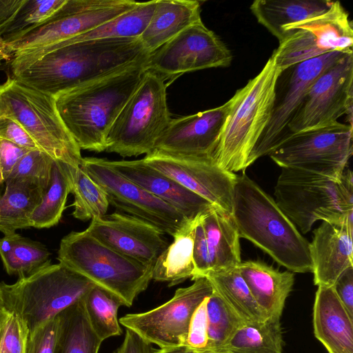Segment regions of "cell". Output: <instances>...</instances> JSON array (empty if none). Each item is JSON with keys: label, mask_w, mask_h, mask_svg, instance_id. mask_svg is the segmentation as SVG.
<instances>
[{"label": "cell", "mask_w": 353, "mask_h": 353, "mask_svg": "<svg viewBox=\"0 0 353 353\" xmlns=\"http://www.w3.org/2000/svg\"><path fill=\"white\" fill-rule=\"evenodd\" d=\"M148 54L139 39H105L56 43L14 53L12 77L56 97L134 65Z\"/></svg>", "instance_id": "obj_1"}, {"label": "cell", "mask_w": 353, "mask_h": 353, "mask_svg": "<svg viewBox=\"0 0 353 353\" xmlns=\"http://www.w3.org/2000/svg\"><path fill=\"white\" fill-rule=\"evenodd\" d=\"M231 215L240 238L292 272H312L309 242L275 200L245 174L236 177Z\"/></svg>", "instance_id": "obj_2"}, {"label": "cell", "mask_w": 353, "mask_h": 353, "mask_svg": "<svg viewBox=\"0 0 353 353\" xmlns=\"http://www.w3.org/2000/svg\"><path fill=\"white\" fill-rule=\"evenodd\" d=\"M143 63L55 97L59 116L81 150H106L112 124L141 81Z\"/></svg>", "instance_id": "obj_3"}, {"label": "cell", "mask_w": 353, "mask_h": 353, "mask_svg": "<svg viewBox=\"0 0 353 353\" xmlns=\"http://www.w3.org/2000/svg\"><path fill=\"white\" fill-rule=\"evenodd\" d=\"M276 203L300 231L305 234L322 220L346 225L353 231V178L345 170L339 181L310 172L281 168Z\"/></svg>", "instance_id": "obj_4"}, {"label": "cell", "mask_w": 353, "mask_h": 353, "mask_svg": "<svg viewBox=\"0 0 353 353\" xmlns=\"http://www.w3.org/2000/svg\"><path fill=\"white\" fill-rule=\"evenodd\" d=\"M281 70L270 57L262 70L234 96L213 154L216 163L233 172L245 170L270 119L275 85Z\"/></svg>", "instance_id": "obj_5"}, {"label": "cell", "mask_w": 353, "mask_h": 353, "mask_svg": "<svg viewBox=\"0 0 353 353\" xmlns=\"http://www.w3.org/2000/svg\"><path fill=\"white\" fill-rule=\"evenodd\" d=\"M57 260L118 297L132 305L152 280L153 266L123 256L93 237L86 230L62 238Z\"/></svg>", "instance_id": "obj_6"}, {"label": "cell", "mask_w": 353, "mask_h": 353, "mask_svg": "<svg viewBox=\"0 0 353 353\" xmlns=\"http://www.w3.org/2000/svg\"><path fill=\"white\" fill-rule=\"evenodd\" d=\"M95 284L62 263L49 264L19 278L0 283L3 305L17 312L30 333L50 319L82 300Z\"/></svg>", "instance_id": "obj_7"}, {"label": "cell", "mask_w": 353, "mask_h": 353, "mask_svg": "<svg viewBox=\"0 0 353 353\" xmlns=\"http://www.w3.org/2000/svg\"><path fill=\"white\" fill-rule=\"evenodd\" d=\"M0 111L19 123L54 161L74 168L81 164V149L64 125L54 97L9 77L0 84Z\"/></svg>", "instance_id": "obj_8"}, {"label": "cell", "mask_w": 353, "mask_h": 353, "mask_svg": "<svg viewBox=\"0 0 353 353\" xmlns=\"http://www.w3.org/2000/svg\"><path fill=\"white\" fill-rule=\"evenodd\" d=\"M167 86L155 74L144 72L109 131L105 151L123 157L152 152L172 120L167 104Z\"/></svg>", "instance_id": "obj_9"}, {"label": "cell", "mask_w": 353, "mask_h": 353, "mask_svg": "<svg viewBox=\"0 0 353 353\" xmlns=\"http://www.w3.org/2000/svg\"><path fill=\"white\" fill-rule=\"evenodd\" d=\"M352 126L338 121L293 133L270 154L281 168L339 181L352 155Z\"/></svg>", "instance_id": "obj_10"}, {"label": "cell", "mask_w": 353, "mask_h": 353, "mask_svg": "<svg viewBox=\"0 0 353 353\" xmlns=\"http://www.w3.org/2000/svg\"><path fill=\"white\" fill-rule=\"evenodd\" d=\"M282 28L285 38L271 57L281 70L334 51L353 52L352 25L339 1L323 13Z\"/></svg>", "instance_id": "obj_11"}, {"label": "cell", "mask_w": 353, "mask_h": 353, "mask_svg": "<svg viewBox=\"0 0 353 353\" xmlns=\"http://www.w3.org/2000/svg\"><path fill=\"white\" fill-rule=\"evenodd\" d=\"M193 281L178 288L167 302L145 312L128 314L119 319V323L159 349L186 346L192 315L213 292L205 277Z\"/></svg>", "instance_id": "obj_12"}, {"label": "cell", "mask_w": 353, "mask_h": 353, "mask_svg": "<svg viewBox=\"0 0 353 353\" xmlns=\"http://www.w3.org/2000/svg\"><path fill=\"white\" fill-rule=\"evenodd\" d=\"M334 51L281 70L275 85L272 114L248 159V166L269 155L288 137V125L307 90L325 70L346 54Z\"/></svg>", "instance_id": "obj_13"}, {"label": "cell", "mask_w": 353, "mask_h": 353, "mask_svg": "<svg viewBox=\"0 0 353 353\" xmlns=\"http://www.w3.org/2000/svg\"><path fill=\"white\" fill-rule=\"evenodd\" d=\"M232 60L230 50L201 21L150 54L143 67L145 72L155 74L168 85L184 73L227 67Z\"/></svg>", "instance_id": "obj_14"}, {"label": "cell", "mask_w": 353, "mask_h": 353, "mask_svg": "<svg viewBox=\"0 0 353 353\" xmlns=\"http://www.w3.org/2000/svg\"><path fill=\"white\" fill-rule=\"evenodd\" d=\"M105 190L110 205L172 236L188 220L174 207L121 175L106 159L83 158L81 164Z\"/></svg>", "instance_id": "obj_15"}, {"label": "cell", "mask_w": 353, "mask_h": 353, "mask_svg": "<svg viewBox=\"0 0 353 353\" xmlns=\"http://www.w3.org/2000/svg\"><path fill=\"white\" fill-rule=\"evenodd\" d=\"M132 0H66L47 23L3 44L5 53L43 48L76 37L134 8Z\"/></svg>", "instance_id": "obj_16"}, {"label": "cell", "mask_w": 353, "mask_h": 353, "mask_svg": "<svg viewBox=\"0 0 353 353\" xmlns=\"http://www.w3.org/2000/svg\"><path fill=\"white\" fill-rule=\"evenodd\" d=\"M352 84L353 53H348L310 85L288 125V137L336 122L343 114L352 126Z\"/></svg>", "instance_id": "obj_17"}, {"label": "cell", "mask_w": 353, "mask_h": 353, "mask_svg": "<svg viewBox=\"0 0 353 353\" xmlns=\"http://www.w3.org/2000/svg\"><path fill=\"white\" fill-rule=\"evenodd\" d=\"M143 159L214 206L231 214L237 175L220 168L213 158H180L152 152Z\"/></svg>", "instance_id": "obj_18"}, {"label": "cell", "mask_w": 353, "mask_h": 353, "mask_svg": "<svg viewBox=\"0 0 353 353\" xmlns=\"http://www.w3.org/2000/svg\"><path fill=\"white\" fill-rule=\"evenodd\" d=\"M232 103V97L217 108L172 119L152 152L180 158H213Z\"/></svg>", "instance_id": "obj_19"}, {"label": "cell", "mask_w": 353, "mask_h": 353, "mask_svg": "<svg viewBox=\"0 0 353 353\" xmlns=\"http://www.w3.org/2000/svg\"><path fill=\"white\" fill-rule=\"evenodd\" d=\"M85 230L117 252L147 266H154L168 245L165 233L143 221L119 212L93 219Z\"/></svg>", "instance_id": "obj_20"}, {"label": "cell", "mask_w": 353, "mask_h": 353, "mask_svg": "<svg viewBox=\"0 0 353 353\" xmlns=\"http://www.w3.org/2000/svg\"><path fill=\"white\" fill-rule=\"evenodd\" d=\"M106 163L123 176L174 207L188 219L213 206L172 178L148 165L143 159L106 160Z\"/></svg>", "instance_id": "obj_21"}, {"label": "cell", "mask_w": 353, "mask_h": 353, "mask_svg": "<svg viewBox=\"0 0 353 353\" xmlns=\"http://www.w3.org/2000/svg\"><path fill=\"white\" fill-rule=\"evenodd\" d=\"M313 233L309 250L314 283L333 286L344 271L353 267V231L346 225L323 221Z\"/></svg>", "instance_id": "obj_22"}, {"label": "cell", "mask_w": 353, "mask_h": 353, "mask_svg": "<svg viewBox=\"0 0 353 353\" xmlns=\"http://www.w3.org/2000/svg\"><path fill=\"white\" fill-rule=\"evenodd\" d=\"M315 337L328 353H353V318L332 286H318L313 307Z\"/></svg>", "instance_id": "obj_23"}, {"label": "cell", "mask_w": 353, "mask_h": 353, "mask_svg": "<svg viewBox=\"0 0 353 353\" xmlns=\"http://www.w3.org/2000/svg\"><path fill=\"white\" fill-rule=\"evenodd\" d=\"M238 269L265 319H281L293 288L294 273L256 261L241 262Z\"/></svg>", "instance_id": "obj_24"}, {"label": "cell", "mask_w": 353, "mask_h": 353, "mask_svg": "<svg viewBox=\"0 0 353 353\" xmlns=\"http://www.w3.org/2000/svg\"><path fill=\"white\" fill-rule=\"evenodd\" d=\"M201 21L200 3L194 0H157L147 27L139 40L148 54L188 27Z\"/></svg>", "instance_id": "obj_25"}, {"label": "cell", "mask_w": 353, "mask_h": 353, "mask_svg": "<svg viewBox=\"0 0 353 353\" xmlns=\"http://www.w3.org/2000/svg\"><path fill=\"white\" fill-rule=\"evenodd\" d=\"M201 223L208 245L210 270L238 267L242 262L240 237L231 214L213 205L202 213Z\"/></svg>", "instance_id": "obj_26"}, {"label": "cell", "mask_w": 353, "mask_h": 353, "mask_svg": "<svg viewBox=\"0 0 353 353\" xmlns=\"http://www.w3.org/2000/svg\"><path fill=\"white\" fill-rule=\"evenodd\" d=\"M199 215L188 219L173 235V241L161 253L153 266L152 279L168 282L169 286H172L194 278V238Z\"/></svg>", "instance_id": "obj_27"}, {"label": "cell", "mask_w": 353, "mask_h": 353, "mask_svg": "<svg viewBox=\"0 0 353 353\" xmlns=\"http://www.w3.org/2000/svg\"><path fill=\"white\" fill-rule=\"evenodd\" d=\"M334 1L327 0H256L250 10L258 22L277 38H285L283 26L326 12Z\"/></svg>", "instance_id": "obj_28"}, {"label": "cell", "mask_w": 353, "mask_h": 353, "mask_svg": "<svg viewBox=\"0 0 353 353\" xmlns=\"http://www.w3.org/2000/svg\"><path fill=\"white\" fill-rule=\"evenodd\" d=\"M5 183V192L0 196V232L6 235L30 227V216L45 192L30 180H8Z\"/></svg>", "instance_id": "obj_29"}, {"label": "cell", "mask_w": 353, "mask_h": 353, "mask_svg": "<svg viewBox=\"0 0 353 353\" xmlns=\"http://www.w3.org/2000/svg\"><path fill=\"white\" fill-rule=\"evenodd\" d=\"M203 276L211 284L213 292L245 323L265 320L238 267L209 270Z\"/></svg>", "instance_id": "obj_30"}, {"label": "cell", "mask_w": 353, "mask_h": 353, "mask_svg": "<svg viewBox=\"0 0 353 353\" xmlns=\"http://www.w3.org/2000/svg\"><path fill=\"white\" fill-rule=\"evenodd\" d=\"M281 319L244 323L217 352L283 353Z\"/></svg>", "instance_id": "obj_31"}, {"label": "cell", "mask_w": 353, "mask_h": 353, "mask_svg": "<svg viewBox=\"0 0 353 353\" xmlns=\"http://www.w3.org/2000/svg\"><path fill=\"white\" fill-rule=\"evenodd\" d=\"M76 169L54 161L49 187L30 216V227L49 228L59 222L72 189Z\"/></svg>", "instance_id": "obj_32"}, {"label": "cell", "mask_w": 353, "mask_h": 353, "mask_svg": "<svg viewBox=\"0 0 353 353\" xmlns=\"http://www.w3.org/2000/svg\"><path fill=\"white\" fill-rule=\"evenodd\" d=\"M157 0L138 2L132 9L76 37L58 43L105 39H139L152 16Z\"/></svg>", "instance_id": "obj_33"}, {"label": "cell", "mask_w": 353, "mask_h": 353, "mask_svg": "<svg viewBox=\"0 0 353 353\" xmlns=\"http://www.w3.org/2000/svg\"><path fill=\"white\" fill-rule=\"evenodd\" d=\"M82 300L59 313L61 332L56 353L99 352L103 341L90 327Z\"/></svg>", "instance_id": "obj_34"}, {"label": "cell", "mask_w": 353, "mask_h": 353, "mask_svg": "<svg viewBox=\"0 0 353 353\" xmlns=\"http://www.w3.org/2000/svg\"><path fill=\"white\" fill-rule=\"evenodd\" d=\"M82 301L89 325L101 341L122 334L118 310L124 305L118 297L95 285Z\"/></svg>", "instance_id": "obj_35"}, {"label": "cell", "mask_w": 353, "mask_h": 353, "mask_svg": "<svg viewBox=\"0 0 353 353\" xmlns=\"http://www.w3.org/2000/svg\"><path fill=\"white\" fill-rule=\"evenodd\" d=\"M71 193L75 219L85 221L106 214L110 205L107 194L81 165L76 169Z\"/></svg>", "instance_id": "obj_36"}, {"label": "cell", "mask_w": 353, "mask_h": 353, "mask_svg": "<svg viewBox=\"0 0 353 353\" xmlns=\"http://www.w3.org/2000/svg\"><path fill=\"white\" fill-rule=\"evenodd\" d=\"M66 0H26L13 21L0 36L3 43L14 41L50 21Z\"/></svg>", "instance_id": "obj_37"}, {"label": "cell", "mask_w": 353, "mask_h": 353, "mask_svg": "<svg viewBox=\"0 0 353 353\" xmlns=\"http://www.w3.org/2000/svg\"><path fill=\"white\" fill-rule=\"evenodd\" d=\"M205 350L219 352L245 323L214 292L207 301Z\"/></svg>", "instance_id": "obj_38"}, {"label": "cell", "mask_w": 353, "mask_h": 353, "mask_svg": "<svg viewBox=\"0 0 353 353\" xmlns=\"http://www.w3.org/2000/svg\"><path fill=\"white\" fill-rule=\"evenodd\" d=\"M50 256L43 244L17 234L12 250L1 260L8 274L21 278L50 264Z\"/></svg>", "instance_id": "obj_39"}, {"label": "cell", "mask_w": 353, "mask_h": 353, "mask_svg": "<svg viewBox=\"0 0 353 353\" xmlns=\"http://www.w3.org/2000/svg\"><path fill=\"white\" fill-rule=\"evenodd\" d=\"M29 336L22 318L3 305L0 308V353H28Z\"/></svg>", "instance_id": "obj_40"}, {"label": "cell", "mask_w": 353, "mask_h": 353, "mask_svg": "<svg viewBox=\"0 0 353 353\" xmlns=\"http://www.w3.org/2000/svg\"><path fill=\"white\" fill-rule=\"evenodd\" d=\"M53 162L46 153L39 150H30L18 162L6 181L30 180L46 193L50 182Z\"/></svg>", "instance_id": "obj_41"}, {"label": "cell", "mask_w": 353, "mask_h": 353, "mask_svg": "<svg viewBox=\"0 0 353 353\" xmlns=\"http://www.w3.org/2000/svg\"><path fill=\"white\" fill-rule=\"evenodd\" d=\"M61 332L59 314L30 333L28 353H56Z\"/></svg>", "instance_id": "obj_42"}, {"label": "cell", "mask_w": 353, "mask_h": 353, "mask_svg": "<svg viewBox=\"0 0 353 353\" xmlns=\"http://www.w3.org/2000/svg\"><path fill=\"white\" fill-rule=\"evenodd\" d=\"M208 298L198 306L190 321L186 346L195 350H205L208 342Z\"/></svg>", "instance_id": "obj_43"}, {"label": "cell", "mask_w": 353, "mask_h": 353, "mask_svg": "<svg viewBox=\"0 0 353 353\" xmlns=\"http://www.w3.org/2000/svg\"><path fill=\"white\" fill-rule=\"evenodd\" d=\"M0 139L8 141L29 150H40L24 128L12 118L5 115L0 117Z\"/></svg>", "instance_id": "obj_44"}, {"label": "cell", "mask_w": 353, "mask_h": 353, "mask_svg": "<svg viewBox=\"0 0 353 353\" xmlns=\"http://www.w3.org/2000/svg\"><path fill=\"white\" fill-rule=\"evenodd\" d=\"M202 213L199 216L194 231L193 261L195 268V274L192 279V281L196 278L203 276L210 270L208 245L201 223Z\"/></svg>", "instance_id": "obj_45"}, {"label": "cell", "mask_w": 353, "mask_h": 353, "mask_svg": "<svg viewBox=\"0 0 353 353\" xmlns=\"http://www.w3.org/2000/svg\"><path fill=\"white\" fill-rule=\"evenodd\" d=\"M29 151L8 141L0 139V166L4 182L21 159Z\"/></svg>", "instance_id": "obj_46"}, {"label": "cell", "mask_w": 353, "mask_h": 353, "mask_svg": "<svg viewBox=\"0 0 353 353\" xmlns=\"http://www.w3.org/2000/svg\"><path fill=\"white\" fill-rule=\"evenodd\" d=\"M332 287L347 312L353 318V267L344 271Z\"/></svg>", "instance_id": "obj_47"}, {"label": "cell", "mask_w": 353, "mask_h": 353, "mask_svg": "<svg viewBox=\"0 0 353 353\" xmlns=\"http://www.w3.org/2000/svg\"><path fill=\"white\" fill-rule=\"evenodd\" d=\"M153 350L151 344L126 329L122 343L113 353H152Z\"/></svg>", "instance_id": "obj_48"}, {"label": "cell", "mask_w": 353, "mask_h": 353, "mask_svg": "<svg viewBox=\"0 0 353 353\" xmlns=\"http://www.w3.org/2000/svg\"><path fill=\"white\" fill-rule=\"evenodd\" d=\"M26 0H0V36L14 19Z\"/></svg>", "instance_id": "obj_49"}, {"label": "cell", "mask_w": 353, "mask_h": 353, "mask_svg": "<svg viewBox=\"0 0 353 353\" xmlns=\"http://www.w3.org/2000/svg\"><path fill=\"white\" fill-rule=\"evenodd\" d=\"M17 232L4 235L0 239V256L2 259L8 256L12 250Z\"/></svg>", "instance_id": "obj_50"}, {"label": "cell", "mask_w": 353, "mask_h": 353, "mask_svg": "<svg viewBox=\"0 0 353 353\" xmlns=\"http://www.w3.org/2000/svg\"><path fill=\"white\" fill-rule=\"evenodd\" d=\"M152 353H223L209 350H195L187 346L153 350Z\"/></svg>", "instance_id": "obj_51"}, {"label": "cell", "mask_w": 353, "mask_h": 353, "mask_svg": "<svg viewBox=\"0 0 353 353\" xmlns=\"http://www.w3.org/2000/svg\"><path fill=\"white\" fill-rule=\"evenodd\" d=\"M4 51H5L4 46L2 43V42L0 41V55H3Z\"/></svg>", "instance_id": "obj_52"}, {"label": "cell", "mask_w": 353, "mask_h": 353, "mask_svg": "<svg viewBox=\"0 0 353 353\" xmlns=\"http://www.w3.org/2000/svg\"><path fill=\"white\" fill-rule=\"evenodd\" d=\"M4 182L3 181V174H2V170H1V168L0 166V185Z\"/></svg>", "instance_id": "obj_53"}, {"label": "cell", "mask_w": 353, "mask_h": 353, "mask_svg": "<svg viewBox=\"0 0 353 353\" xmlns=\"http://www.w3.org/2000/svg\"><path fill=\"white\" fill-rule=\"evenodd\" d=\"M3 305V301L2 297L1 291L0 290V308Z\"/></svg>", "instance_id": "obj_54"}, {"label": "cell", "mask_w": 353, "mask_h": 353, "mask_svg": "<svg viewBox=\"0 0 353 353\" xmlns=\"http://www.w3.org/2000/svg\"><path fill=\"white\" fill-rule=\"evenodd\" d=\"M1 116V111H0V117Z\"/></svg>", "instance_id": "obj_55"}]
</instances>
